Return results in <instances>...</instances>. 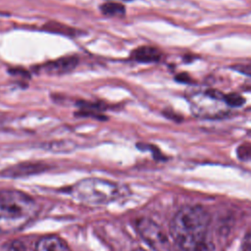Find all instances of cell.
Listing matches in <instances>:
<instances>
[{
  "mask_svg": "<svg viewBox=\"0 0 251 251\" xmlns=\"http://www.w3.org/2000/svg\"><path fill=\"white\" fill-rule=\"evenodd\" d=\"M210 215L199 205L181 207L173 217L170 233L176 251H212Z\"/></svg>",
  "mask_w": 251,
  "mask_h": 251,
  "instance_id": "6da1fadb",
  "label": "cell"
},
{
  "mask_svg": "<svg viewBox=\"0 0 251 251\" xmlns=\"http://www.w3.org/2000/svg\"><path fill=\"white\" fill-rule=\"evenodd\" d=\"M38 213V203L28 194L16 189L0 190V235L23 229Z\"/></svg>",
  "mask_w": 251,
  "mask_h": 251,
  "instance_id": "7a4b0ae2",
  "label": "cell"
},
{
  "mask_svg": "<svg viewBox=\"0 0 251 251\" xmlns=\"http://www.w3.org/2000/svg\"><path fill=\"white\" fill-rule=\"evenodd\" d=\"M124 188L116 182L101 178H85L70 188V195L86 205H104L123 195Z\"/></svg>",
  "mask_w": 251,
  "mask_h": 251,
  "instance_id": "3957f363",
  "label": "cell"
},
{
  "mask_svg": "<svg viewBox=\"0 0 251 251\" xmlns=\"http://www.w3.org/2000/svg\"><path fill=\"white\" fill-rule=\"evenodd\" d=\"M190 109L194 116L202 119H219L228 113L225 95L215 89L194 92L189 97Z\"/></svg>",
  "mask_w": 251,
  "mask_h": 251,
  "instance_id": "277c9868",
  "label": "cell"
},
{
  "mask_svg": "<svg viewBox=\"0 0 251 251\" xmlns=\"http://www.w3.org/2000/svg\"><path fill=\"white\" fill-rule=\"evenodd\" d=\"M136 230L153 251H172L168 235L153 220L148 218L138 219L136 221Z\"/></svg>",
  "mask_w": 251,
  "mask_h": 251,
  "instance_id": "5b68a950",
  "label": "cell"
},
{
  "mask_svg": "<svg viewBox=\"0 0 251 251\" xmlns=\"http://www.w3.org/2000/svg\"><path fill=\"white\" fill-rule=\"evenodd\" d=\"M78 59L75 56H69L60 58L56 61L48 62L41 66V69L50 75H62L73 71L77 65Z\"/></svg>",
  "mask_w": 251,
  "mask_h": 251,
  "instance_id": "8992f818",
  "label": "cell"
},
{
  "mask_svg": "<svg viewBox=\"0 0 251 251\" xmlns=\"http://www.w3.org/2000/svg\"><path fill=\"white\" fill-rule=\"evenodd\" d=\"M46 165L41 163H22L5 170L3 172V175L6 176L19 177L42 172L46 170Z\"/></svg>",
  "mask_w": 251,
  "mask_h": 251,
  "instance_id": "52a82bcc",
  "label": "cell"
},
{
  "mask_svg": "<svg viewBox=\"0 0 251 251\" xmlns=\"http://www.w3.org/2000/svg\"><path fill=\"white\" fill-rule=\"evenodd\" d=\"M34 251H72L68 244L58 236L49 235L41 237L34 248Z\"/></svg>",
  "mask_w": 251,
  "mask_h": 251,
  "instance_id": "ba28073f",
  "label": "cell"
},
{
  "mask_svg": "<svg viewBox=\"0 0 251 251\" xmlns=\"http://www.w3.org/2000/svg\"><path fill=\"white\" fill-rule=\"evenodd\" d=\"M161 56V51L153 46H140L131 53V59L140 63L158 62Z\"/></svg>",
  "mask_w": 251,
  "mask_h": 251,
  "instance_id": "9c48e42d",
  "label": "cell"
},
{
  "mask_svg": "<svg viewBox=\"0 0 251 251\" xmlns=\"http://www.w3.org/2000/svg\"><path fill=\"white\" fill-rule=\"evenodd\" d=\"M101 12L106 16H122L126 13V8L123 4L108 2L100 7Z\"/></svg>",
  "mask_w": 251,
  "mask_h": 251,
  "instance_id": "30bf717a",
  "label": "cell"
},
{
  "mask_svg": "<svg viewBox=\"0 0 251 251\" xmlns=\"http://www.w3.org/2000/svg\"><path fill=\"white\" fill-rule=\"evenodd\" d=\"M225 100L228 107H240L245 103V99L237 93H229L225 95Z\"/></svg>",
  "mask_w": 251,
  "mask_h": 251,
  "instance_id": "8fae6325",
  "label": "cell"
},
{
  "mask_svg": "<svg viewBox=\"0 0 251 251\" xmlns=\"http://www.w3.org/2000/svg\"><path fill=\"white\" fill-rule=\"evenodd\" d=\"M237 157L242 161H251V144H242L237 150Z\"/></svg>",
  "mask_w": 251,
  "mask_h": 251,
  "instance_id": "7c38bea8",
  "label": "cell"
},
{
  "mask_svg": "<svg viewBox=\"0 0 251 251\" xmlns=\"http://www.w3.org/2000/svg\"><path fill=\"white\" fill-rule=\"evenodd\" d=\"M46 28L48 30L51 31H55V32H63L65 34H70L72 32V29H70L67 26H64L62 25H59L57 23H50L48 25H46Z\"/></svg>",
  "mask_w": 251,
  "mask_h": 251,
  "instance_id": "4fadbf2b",
  "label": "cell"
},
{
  "mask_svg": "<svg viewBox=\"0 0 251 251\" xmlns=\"http://www.w3.org/2000/svg\"><path fill=\"white\" fill-rule=\"evenodd\" d=\"M234 71L239 72L243 75H250L251 76V63L250 64H239V65H234L231 67Z\"/></svg>",
  "mask_w": 251,
  "mask_h": 251,
  "instance_id": "5bb4252c",
  "label": "cell"
},
{
  "mask_svg": "<svg viewBox=\"0 0 251 251\" xmlns=\"http://www.w3.org/2000/svg\"><path fill=\"white\" fill-rule=\"evenodd\" d=\"M241 251H251V229L246 233L242 241Z\"/></svg>",
  "mask_w": 251,
  "mask_h": 251,
  "instance_id": "9a60e30c",
  "label": "cell"
},
{
  "mask_svg": "<svg viewBox=\"0 0 251 251\" xmlns=\"http://www.w3.org/2000/svg\"><path fill=\"white\" fill-rule=\"evenodd\" d=\"M9 251H26L25 245L20 241H14L9 247Z\"/></svg>",
  "mask_w": 251,
  "mask_h": 251,
  "instance_id": "2e32d148",
  "label": "cell"
},
{
  "mask_svg": "<svg viewBox=\"0 0 251 251\" xmlns=\"http://www.w3.org/2000/svg\"><path fill=\"white\" fill-rule=\"evenodd\" d=\"M10 73L14 75H22L24 77H29V74L26 71L22 69H13V70H10Z\"/></svg>",
  "mask_w": 251,
  "mask_h": 251,
  "instance_id": "e0dca14e",
  "label": "cell"
},
{
  "mask_svg": "<svg viewBox=\"0 0 251 251\" xmlns=\"http://www.w3.org/2000/svg\"><path fill=\"white\" fill-rule=\"evenodd\" d=\"M176 79L178 80V81H180V82H187L188 80H190V78H189V76H188L187 74H180V75H178L176 77Z\"/></svg>",
  "mask_w": 251,
  "mask_h": 251,
  "instance_id": "ac0fdd59",
  "label": "cell"
},
{
  "mask_svg": "<svg viewBox=\"0 0 251 251\" xmlns=\"http://www.w3.org/2000/svg\"><path fill=\"white\" fill-rule=\"evenodd\" d=\"M133 251H143L142 249H135V250H133Z\"/></svg>",
  "mask_w": 251,
  "mask_h": 251,
  "instance_id": "d6986e66",
  "label": "cell"
},
{
  "mask_svg": "<svg viewBox=\"0 0 251 251\" xmlns=\"http://www.w3.org/2000/svg\"><path fill=\"white\" fill-rule=\"evenodd\" d=\"M123 1H129V0H123Z\"/></svg>",
  "mask_w": 251,
  "mask_h": 251,
  "instance_id": "ffe728a7",
  "label": "cell"
}]
</instances>
